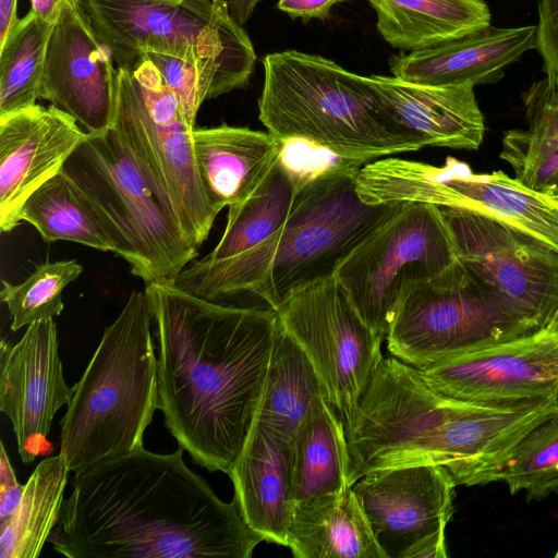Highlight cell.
I'll use <instances>...</instances> for the list:
<instances>
[{"instance_id":"1","label":"cell","mask_w":558,"mask_h":558,"mask_svg":"<svg viewBox=\"0 0 558 558\" xmlns=\"http://www.w3.org/2000/svg\"><path fill=\"white\" fill-rule=\"evenodd\" d=\"M144 290L166 427L195 464L228 474L262 396L278 314L209 301L171 282L145 283Z\"/></svg>"},{"instance_id":"2","label":"cell","mask_w":558,"mask_h":558,"mask_svg":"<svg viewBox=\"0 0 558 558\" xmlns=\"http://www.w3.org/2000/svg\"><path fill=\"white\" fill-rule=\"evenodd\" d=\"M183 451L141 447L76 473L49 537L53 549L70 558H250L264 538Z\"/></svg>"},{"instance_id":"3","label":"cell","mask_w":558,"mask_h":558,"mask_svg":"<svg viewBox=\"0 0 558 558\" xmlns=\"http://www.w3.org/2000/svg\"><path fill=\"white\" fill-rule=\"evenodd\" d=\"M557 412L558 395L511 403L458 400L434 389L418 368L383 357L342 420L350 484L412 465L442 466L457 485L493 483L517 444Z\"/></svg>"},{"instance_id":"4","label":"cell","mask_w":558,"mask_h":558,"mask_svg":"<svg viewBox=\"0 0 558 558\" xmlns=\"http://www.w3.org/2000/svg\"><path fill=\"white\" fill-rule=\"evenodd\" d=\"M361 167L348 162L307 180L298 187L284 225L270 238L211 272L172 284L214 302L247 291L276 311L298 291L333 277L403 204L365 203L356 189Z\"/></svg>"},{"instance_id":"5","label":"cell","mask_w":558,"mask_h":558,"mask_svg":"<svg viewBox=\"0 0 558 558\" xmlns=\"http://www.w3.org/2000/svg\"><path fill=\"white\" fill-rule=\"evenodd\" d=\"M258 118L279 141L301 140L364 166L426 147L386 110L367 76L294 49L263 59Z\"/></svg>"},{"instance_id":"6","label":"cell","mask_w":558,"mask_h":558,"mask_svg":"<svg viewBox=\"0 0 558 558\" xmlns=\"http://www.w3.org/2000/svg\"><path fill=\"white\" fill-rule=\"evenodd\" d=\"M153 317L145 290L133 291L108 326L60 421V453L81 473L143 447L159 409Z\"/></svg>"},{"instance_id":"7","label":"cell","mask_w":558,"mask_h":558,"mask_svg":"<svg viewBox=\"0 0 558 558\" xmlns=\"http://www.w3.org/2000/svg\"><path fill=\"white\" fill-rule=\"evenodd\" d=\"M61 171L92 209L113 253L144 283L173 282L197 256L113 129L87 134Z\"/></svg>"},{"instance_id":"8","label":"cell","mask_w":558,"mask_h":558,"mask_svg":"<svg viewBox=\"0 0 558 558\" xmlns=\"http://www.w3.org/2000/svg\"><path fill=\"white\" fill-rule=\"evenodd\" d=\"M118 69L112 128L119 133L162 204L198 248L218 213L204 190L193 148V130L174 93L146 58Z\"/></svg>"},{"instance_id":"9","label":"cell","mask_w":558,"mask_h":558,"mask_svg":"<svg viewBox=\"0 0 558 558\" xmlns=\"http://www.w3.org/2000/svg\"><path fill=\"white\" fill-rule=\"evenodd\" d=\"M356 189L368 204L423 203L468 210L514 228L558 252V199L502 171L477 174L452 157L441 167L385 158L361 167Z\"/></svg>"},{"instance_id":"10","label":"cell","mask_w":558,"mask_h":558,"mask_svg":"<svg viewBox=\"0 0 558 558\" xmlns=\"http://www.w3.org/2000/svg\"><path fill=\"white\" fill-rule=\"evenodd\" d=\"M458 262L440 208L403 203L352 251L335 277L364 322L386 339L408 289Z\"/></svg>"},{"instance_id":"11","label":"cell","mask_w":558,"mask_h":558,"mask_svg":"<svg viewBox=\"0 0 558 558\" xmlns=\"http://www.w3.org/2000/svg\"><path fill=\"white\" fill-rule=\"evenodd\" d=\"M532 332L499 306L459 260L408 289L386 340L395 357L421 369Z\"/></svg>"},{"instance_id":"12","label":"cell","mask_w":558,"mask_h":558,"mask_svg":"<svg viewBox=\"0 0 558 558\" xmlns=\"http://www.w3.org/2000/svg\"><path fill=\"white\" fill-rule=\"evenodd\" d=\"M96 37L117 68L147 52L198 61L253 49L226 0H78Z\"/></svg>"},{"instance_id":"13","label":"cell","mask_w":558,"mask_h":558,"mask_svg":"<svg viewBox=\"0 0 558 558\" xmlns=\"http://www.w3.org/2000/svg\"><path fill=\"white\" fill-rule=\"evenodd\" d=\"M439 208L468 274L519 322L547 328L558 311V252L494 219Z\"/></svg>"},{"instance_id":"14","label":"cell","mask_w":558,"mask_h":558,"mask_svg":"<svg viewBox=\"0 0 558 558\" xmlns=\"http://www.w3.org/2000/svg\"><path fill=\"white\" fill-rule=\"evenodd\" d=\"M282 329L298 343L339 416L354 409L383 359L381 342L333 276L289 296L276 310Z\"/></svg>"},{"instance_id":"15","label":"cell","mask_w":558,"mask_h":558,"mask_svg":"<svg viewBox=\"0 0 558 558\" xmlns=\"http://www.w3.org/2000/svg\"><path fill=\"white\" fill-rule=\"evenodd\" d=\"M456 486L442 466L412 465L368 473L352 489L386 558H447Z\"/></svg>"},{"instance_id":"16","label":"cell","mask_w":558,"mask_h":558,"mask_svg":"<svg viewBox=\"0 0 558 558\" xmlns=\"http://www.w3.org/2000/svg\"><path fill=\"white\" fill-rule=\"evenodd\" d=\"M420 371L434 389L462 401L511 403L557 396L558 332L544 328Z\"/></svg>"},{"instance_id":"17","label":"cell","mask_w":558,"mask_h":558,"mask_svg":"<svg viewBox=\"0 0 558 558\" xmlns=\"http://www.w3.org/2000/svg\"><path fill=\"white\" fill-rule=\"evenodd\" d=\"M78 0H66L52 23L39 99L72 117L87 134L112 128L118 69Z\"/></svg>"},{"instance_id":"18","label":"cell","mask_w":558,"mask_h":558,"mask_svg":"<svg viewBox=\"0 0 558 558\" xmlns=\"http://www.w3.org/2000/svg\"><path fill=\"white\" fill-rule=\"evenodd\" d=\"M0 369V410L12 424L23 463L29 464L52 451L47 439L52 421L73 396L63 377L53 318L28 325L14 345L2 339Z\"/></svg>"},{"instance_id":"19","label":"cell","mask_w":558,"mask_h":558,"mask_svg":"<svg viewBox=\"0 0 558 558\" xmlns=\"http://www.w3.org/2000/svg\"><path fill=\"white\" fill-rule=\"evenodd\" d=\"M87 136L77 122L52 105H35L0 117V229L21 222L25 201L59 173Z\"/></svg>"},{"instance_id":"20","label":"cell","mask_w":558,"mask_h":558,"mask_svg":"<svg viewBox=\"0 0 558 558\" xmlns=\"http://www.w3.org/2000/svg\"><path fill=\"white\" fill-rule=\"evenodd\" d=\"M292 445L265 424L253 420L242 451L228 475L246 523L264 541L288 546L295 506Z\"/></svg>"},{"instance_id":"21","label":"cell","mask_w":558,"mask_h":558,"mask_svg":"<svg viewBox=\"0 0 558 558\" xmlns=\"http://www.w3.org/2000/svg\"><path fill=\"white\" fill-rule=\"evenodd\" d=\"M537 46L536 25L487 28L389 59L393 76L425 85L474 86L499 81L507 66Z\"/></svg>"},{"instance_id":"22","label":"cell","mask_w":558,"mask_h":558,"mask_svg":"<svg viewBox=\"0 0 558 558\" xmlns=\"http://www.w3.org/2000/svg\"><path fill=\"white\" fill-rule=\"evenodd\" d=\"M367 81L388 113L426 146L477 150L485 133L474 85H425L396 76Z\"/></svg>"},{"instance_id":"23","label":"cell","mask_w":558,"mask_h":558,"mask_svg":"<svg viewBox=\"0 0 558 558\" xmlns=\"http://www.w3.org/2000/svg\"><path fill=\"white\" fill-rule=\"evenodd\" d=\"M192 138L204 190L218 214L262 186L282 145L269 132L228 124L194 128Z\"/></svg>"},{"instance_id":"24","label":"cell","mask_w":558,"mask_h":558,"mask_svg":"<svg viewBox=\"0 0 558 558\" xmlns=\"http://www.w3.org/2000/svg\"><path fill=\"white\" fill-rule=\"evenodd\" d=\"M288 547L296 558H386L352 487L295 502Z\"/></svg>"},{"instance_id":"25","label":"cell","mask_w":558,"mask_h":558,"mask_svg":"<svg viewBox=\"0 0 558 558\" xmlns=\"http://www.w3.org/2000/svg\"><path fill=\"white\" fill-rule=\"evenodd\" d=\"M296 191L294 177L278 157L262 186L246 201L228 207L223 233L213 251L191 262L171 283L211 272L270 238L289 217Z\"/></svg>"},{"instance_id":"26","label":"cell","mask_w":558,"mask_h":558,"mask_svg":"<svg viewBox=\"0 0 558 558\" xmlns=\"http://www.w3.org/2000/svg\"><path fill=\"white\" fill-rule=\"evenodd\" d=\"M377 29L393 48L420 50L456 40L490 26L484 0H367Z\"/></svg>"},{"instance_id":"27","label":"cell","mask_w":558,"mask_h":558,"mask_svg":"<svg viewBox=\"0 0 558 558\" xmlns=\"http://www.w3.org/2000/svg\"><path fill=\"white\" fill-rule=\"evenodd\" d=\"M350 453L342 418L325 396H317L292 445L295 502L352 487Z\"/></svg>"},{"instance_id":"28","label":"cell","mask_w":558,"mask_h":558,"mask_svg":"<svg viewBox=\"0 0 558 558\" xmlns=\"http://www.w3.org/2000/svg\"><path fill=\"white\" fill-rule=\"evenodd\" d=\"M317 396L326 397L319 377L304 351L281 327L254 420L293 441Z\"/></svg>"},{"instance_id":"29","label":"cell","mask_w":558,"mask_h":558,"mask_svg":"<svg viewBox=\"0 0 558 558\" xmlns=\"http://www.w3.org/2000/svg\"><path fill=\"white\" fill-rule=\"evenodd\" d=\"M522 98L527 126L505 133L500 158L514 170L517 180L544 192L558 171V85L545 77Z\"/></svg>"},{"instance_id":"30","label":"cell","mask_w":558,"mask_h":558,"mask_svg":"<svg viewBox=\"0 0 558 558\" xmlns=\"http://www.w3.org/2000/svg\"><path fill=\"white\" fill-rule=\"evenodd\" d=\"M69 466L62 453L40 461L24 485L16 511L0 522L1 558H36L58 524Z\"/></svg>"},{"instance_id":"31","label":"cell","mask_w":558,"mask_h":558,"mask_svg":"<svg viewBox=\"0 0 558 558\" xmlns=\"http://www.w3.org/2000/svg\"><path fill=\"white\" fill-rule=\"evenodd\" d=\"M143 58L156 66L174 93L192 128H195L203 102L244 87L256 62L254 48L228 51L198 61H185L154 52H147Z\"/></svg>"},{"instance_id":"32","label":"cell","mask_w":558,"mask_h":558,"mask_svg":"<svg viewBox=\"0 0 558 558\" xmlns=\"http://www.w3.org/2000/svg\"><path fill=\"white\" fill-rule=\"evenodd\" d=\"M21 220L34 226L46 242H75L113 252L100 222L62 171L29 195L22 207Z\"/></svg>"},{"instance_id":"33","label":"cell","mask_w":558,"mask_h":558,"mask_svg":"<svg viewBox=\"0 0 558 558\" xmlns=\"http://www.w3.org/2000/svg\"><path fill=\"white\" fill-rule=\"evenodd\" d=\"M51 28L52 23L29 10L0 41V117L33 107L39 99Z\"/></svg>"},{"instance_id":"34","label":"cell","mask_w":558,"mask_h":558,"mask_svg":"<svg viewBox=\"0 0 558 558\" xmlns=\"http://www.w3.org/2000/svg\"><path fill=\"white\" fill-rule=\"evenodd\" d=\"M495 482L505 483L511 495L525 492L527 501L558 495V412L517 444Z\"/></svg>"},{"instance_id":"35","label":"cell","mask_w":558,"mask_h":558,"mask_svg":"<svg viewBox=\"0 0 558 558\" xmlns=\"http://www.w3.org/2000/svg\"><path fill=\"white\" fill-rule=\"evenodd\" d=\"M83 272L76 259L46 262L22 282L2 281L0 299L11 316V330L59 316L63 311L62 293Z\"/></svg>"},{"instance_id":"36","label":"cell","mask_w":558,"mask_h":558,"mask_svg":"<svg viewBox=\"0 0 558 558\" xmlns=\"http://www.w3.org/2000/svg\"><path fill=\"white\" fill-rule=\"evenodd\" d=\"M537 46L546 77L558 85V0H538Z\"/></svg>"},{"instance_id":"37","label":"cell","mask_w":558,"mask_h":558,"mask_svg":"<svg viewBox=\"0 0 558 558\" xmlns=\"http://www.w3.org/2000/svg\"><path fill=\"white\" fill-rule=\"evenodd\" d=\"M24 485L17 482L15 471L7 454L3 442H0V522L10 518L17 509Z\"/></svg>"},{"instance_id":"38","label":"cell","mask_w":558,"mask_h":558,"mask_svg":"<svg viewBox=\"0 0 558 558\" xmlns=\"http://www.w3.org/2000/svg\"><path fill=\"white\" fill-rule=\"evenodd\" d=\"M344 0H279L278 9L292 19H327L331 8Z\"/></svg>"},{"instance_id":"39","label":"cell","mask_w":558,"mask_h":558,"mask_svg":"<svg viewBox=\"0 0 558 558\" xmlns=\"http://www.w3.org/2000/svg\"><path fill=\"white\" fill-rule=\"evenodd\" d=\"M66 0H29L31 11L45 22L53 23Z\"/></svg>"},{"instance_id":"40","label":"cell","mask_w":558,"mask_h":558,"mask_svg":"<svg viewBox=\"0 0 558 558\" xmlns=\"http://www.w3.org/2000/svg\"><path fill=\"white\" fill-rule=\"evenodd\" d=\"M232 19L243 26L252 16L260 0H226Z\"/></svg>"},{"instance_id":"41","label":"cell","mask_w":558,"mask_h":558,"mask_svg":"<svg viewBox=\"0 0 558 558\" xmlns=\"http://www.w3.org/2000/svg\"><path fill=\"white\" fill-rule=\"evenodd\" d=\"M16 1L17 0H0V41L19 19Z\"/></svg>"},{"instance_id":"42","label":"cell","mask_w":558,"mask_h":558,"mask_svg":"<svg viewBox=\"0 0 558 558\" xmlns=\"http://www.w3.org/2000/svg\"><path fill=\"white\" fill-rule=\"evenodd\" d=\"M544 192L548 193L551 196L558 194V171L551 178V180L547 183Z\"/></svg>"},{"instance_id":"43","label":"cell","mask_w":558,"mask_h":558,"mask_svg":"<svg viewBox=\"0 0 558 558\" xmlns=\"http://www.w3.org/2000/svg\"><path fill=\"white\" fill-rule=\"evenodd\" d=\"M547 329L558 332V311L556 312L555 316L553 317L549 325L547 326Z\"/></svg>"},{"instance_id":"44","label":"cell","mask_w":558,"mask_h":558,"mask_svg":"<svg viewBox=\"0 0 558 558\" xmlns=\"http://www.w3.org/2000/svg\"><path fill=\"white\" fill-rule=\"evenodd\" d=\"M555 557H557V558H558V548H557V551H556V554H555Z\"/></svg>"},{"instance_id":"45","label":"cell","mask_w":558,"mask_h":558,"mask_svg":"<svg viewBox=\"0 0 558 558\" xmlns=\"http://www.w3.org/2000/svg\"><path fill=\"white\" fill-rule=\"evenodd\" d=\"M554 197H555L556 199H558V194H556Z\"/></svg>"},{"instance_id":"46","label":"cell","mask_w":558,"mask_h":558,"mask_svg":"<svg viewBox=\"0 0 558 558\" xmlns=\"http://www.w3.org/2000/svg\"><path fill=\"white\" fill-rule=\"evenodd\" d=\"M177 1H182V0H177Z\"/></svg>"}]
</instances>
